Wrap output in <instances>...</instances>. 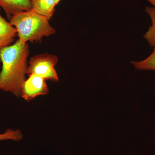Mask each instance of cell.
Wrapping results in <instances>:
<instances>
[{
	"mask_svg": "<svg viewBox=\"0 0 155 155\" xmlns=\"http://www.w3.org/2000/svg\"><path fill=\"white\" fill-rule=\"evenodd\" d=\"M31 11L50 20L55 11L56 0H31Z\"/></svg>",
	"mask_w": 155,
	"mask_h": 155,
	"instance_id": "52a82bcc",
	"label": "cell"
},
{
	"mask_svg": "<svg viewBox=\"0 0 155 155\" xmlns=\"http://www.w3.org/2000/svg\"><path fill=\"white\" fill-rule=\"evenodd\" d=\"M145 11L150 17L152 25L150 26L143 37L151 46L155 47V8L147 7Z\"/></svg>",
	"mask_w": 155,
	"mask_h": 155,
	"instance_id": "ba28073f",
	"label": "cell"
},
{
	"mask_svg": "<svg viewBox=\"0 0 155 155\" xmlns=\"http://www.w3.org/2000/svg\"><path fill=\"white\" fill-rule=\"evenodd\" d=\"M148 2H149L150 3L153 5L155 7V0H146Z\"/></svg>",
	"mask_w": 155,
	"mask_h": 155,
	"instance_id": "8fae6325",
	"label": "cell"
},
{
	"mask_svg": "<svg viewBox=\"0 0 155 155\" xmlns=\"http://www.w3.org/2000/svg\"><path fill=\"white\" fill-rule=\"evenodd\" d=\"M23 134L19 129L9 128L3 133H0V141L12 140L15 142L21 141L23 139Z\"/></svg>",
	"mask_w": 155,
	"mask_h": 155,
	"instance_id": "30bf717a",
	"label": "cell"
},
{
	"mask_svg": "<svg viewBox=\"0 0 155 155\" xmlns=\"http://www.w3.org/2000/svg\"><path fill=\"white\" fill-rule=\"evenodd\" d=\"M49 20L30 10L15 14L10 19V22L17 29L20 41L33 42L41 41L44 37L55 34V29L51 26Z\"/></svg>",
	"mask_w": 155,
	"mask_h": 155,
	"instance_id": "7a4b0ae2",
	"label": "cell"
},
{
	"mask_svg": "<svg viewBox=\"0 0 155 155\" xmlns=\"http://www.w3.org/2000/svg\"><path fill=\"white\" fill-rule=\"evenodd\" d=\"M0 6L10 20L15 14L31 9V0H0Z\"/></svg>",
	"mask_w": 155,
	"mask_h": 155,
	"instance_id": "5b68a950",
	"label": "cell"
},
{
	"mask_svg": "<svg viewBox=\"0 0 155 155\" xmlns=\"http://www.w3.org/2000/svg\"><path fill=\"white\" fill-rule=\"evenodd\" d=\"M29 46L18 39L14 44L0 49L2 64L0 72V91L21 96L22 84L28 67Z\"/></svg>",
	"mask_w": 155,
	"mask_h": 155,
	"instance_id": "6da1fadb",
	"label": "cell"
},
{
	"mask_svg": "<svg viewBox=\"0 0 155 155\" xmlns=\"http://www.w3.org/2000/svg\"><path fill=\"white\" fill-rule=\"evenodd\" d=\"M17 36L16 28L2 16L0 8V49L12 45Z\"/></svg>",
	"mask_w": 155,
	"mask_h": 155,
	"instance_id": "8992f818",
	"label": "cell"
},
{
	"mask_svg": "<svg viewBox=\"0 0 155 155\" xmlns=\"http://www.w3.org/2000/svg\"><path fill=\"white\" fill-rule=\"evenodd\" d=\"M28 75L22 84L20 97L29 102L36 97L48 94L49 89L46 79L34 74Z\"/></svg>",
	"mask_w": 155,
	"mask_h": 155,
	"instance_id": "277c9868",
	"label": "cell"
},
{
	"mask_svg": "<svg viewBox=\"0 0 155 155\" xmlns=\"http://www.w3.org/2000/svg\"><path fill=\"white\" fill-rule=\"evenodd\" d=\"M59 58L54 54L45 53L33 56L29 60L27 74H34L46 80L58 82L59 76L55 69Z\"/></svg>",
	"mask_w": 155,
	"mask_h": 155,
	"instance_id": "3957f363",
	"label": "cell"
},
{
	"mask_svg": "<svg viewBox=\"0 0 155 155\" xmlns=\"http://www.w3.org/2000/svg\"><path fill=\"white\" fill-rule=\"evenodd\" d=\"M152 54L145 60L141 61H132L136 69L139 70H155V47Z\"/></svg>",
	"mask_w": 155,
	"mask_h": 155,
	"instance_id": "9c48e42d",
	"label": "cell"
},
{
	"mask_svg": "<svg viewBox=\"0 0 155 155\" xmlns=\"http://www.w3.org/2000/svg\"><path fill=\"white\" fill-rule=\"evenodd\" d=\"M1 64V59H0V64ZM1 66H0V72H1Z\"/></svg>",
	"mask_w": 155,
	"mask_h": 155,
	"instance_id": "4fadbf2b",
	"label": "cell"
},
{
	"mask_svg": "<svg viewBox=\"0 0 155 155\" xmlns=\"http://www.w3.org/2000/svg\"><path fill=\"white\" fill-rule=\"evenodd\" d=\"M56 4H57V5H58V4H59V3H60V2H61V0H56Z\"/></svg>",
	"mask_w": 155,
	"mask_h": 155,
	"instance_id": "7c38bea8",
	"label": "cell"
}]
</instances>
